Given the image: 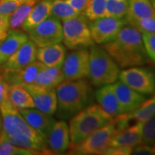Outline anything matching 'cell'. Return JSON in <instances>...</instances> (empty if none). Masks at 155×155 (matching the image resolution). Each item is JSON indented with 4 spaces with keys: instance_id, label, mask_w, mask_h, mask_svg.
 Listing matches in <instances>:
<instances>
[{
    "instance_id": "d4e9b609",
    "label": "cell",
    "mask_w": 155,
    "mask_h": 155,
    "mask_svg": "<svg viewBox=\"0 0 155 155\" xmlns=\"http://www.w3.org/2000/svg\"><path fill=\"white\" fill-rule=\"evenodd\" d=\"M129 7L126 18H144L155 16L152 0H128Z\"/></svg>"
},
{
    "instance_id": "1f68e13d",
    "label": "cell",
    "mask_w": 155,
    "mask_h": 155,
    "mask_svg": "<svg viewBox=\"0 0 155 155\" xmlns=\"http://www.w3.org/2000/svg\"><path fill=\"white\" fill-rule=\"evenodd\" d=\"M129 24L141 33H155V16L144 18H126Z\"/></svg>"
},
{
    "instance_id": "8992f818",
    "label": "cell",
    "mask_w": 155,
    "mask_h": 155,
    "mask_svg": "<svg viewBox=\"0 0 155 155\" xmlns=\"http://www.w3.org/2000/svg\"><path fill=\"white\" fill-rule=\"evenodd\" d=\"M63 42L68 48L77 50L94 45L88 19L80 14L63 21Z\"/></svg>"
},
{
    "instance_id": "52a82bcc",
    "label": "cell",
    "mask_w": 155,
    "mask_h": 155,
    "mask_svg": "<svg viewBox=\"0 0 155 155\" xmlns=\"http://www.w3.org/2000/svg\"><path fill=\"white\" fill-rule=\"evenodd\" d=\"M116 131V126L112 121L104 127L95 131L78 144L71 146L70 154H103L110 147L112 137Z\"/></svg>"
},
{
    "instance_id": "4fadbf2b",
    "label": "cell",
    "mask_w": 155,
    "mask_h": 155,
    "mask_svg": "<svg viewBox=\"0 0 155 155\" xmlns=\"http://www.w3.org/2000/svg\"><path fill=\"white\" fill-rule=\"evenodd\" d=\"M32 96L35 108L44 113L53 115L57 110V96L55 89H47L38 86L29 84L23 86Z\"/></svg>"
},
{
    "instance_id": "f546056e",
    "label": "cell",
    "mask_w": 155,
    "mask_h": 155,
    "mask_svg": "<svg viewBox=\"0 0 155 155\" xmlns=\"http://www.w3.org/2000/svg\"><path fill=\"white\" fill-rule=\"evenodd\" d=\"M106 0H88L83 15L91 21L106 17Z\"/></svg>"
},
{
    "instance_id": "603a6c76",
    "label": "cell",
    "mask_w": 155,
    "mask_h": 155,
    "mask_svg": "<svg viewBox=\"0 0 155 155\" xmlns=\"http://www.w3.org/2000/svg\"><path fill=\"white\" fill-rule=\"evenodd\" d=\"M63 81L62 67H48L45 65L39 73L34 84L47 89H55Z\"/></svg>"
},
{
    "instance_id": "60d3db41",
    "label": "cell",
    "mask_w": 155,
    "mask_h": 155,
    "mask_svg": "<svg viewBox=\"0 0 155 155\" xmlns=\"http://www.w3.org/2000/svg\"><path fill=\"white\" fill-rule=\"evenodd\" d=\"M3 134V126H2V115L0 113V137Z\"/></svg>"
},
{
    "instance_id": "7bdbcfd3",
    "label": "cell",
    "mask_w": 155,
    "mask_h": 155,
    "mask_svg": "<svg viewBox=\"0 0 155 155\" xmlns=\"http://www.w3.org/2000/svg\"><path fill=\"white\" fill-rule=\"evenodd\" d=\"M152 1H154V2H155V0H152Z\"/></svg>"
},
{
    "instance_id": "8fae6325",
    "label": "cell",
    "mask_w": 155,
    "mask_h": 155,
    "mask_svg": "<svg viewBox=\"0 0 155 155\" xmlns=\"http://www.w3.org/2000/svg\"><path fill=\"white\" fill-rule=\"evenodd\" d=\"M125 25H127L125 18L104 17L93 20L89 26L94 42L103 45L114 40Z\"/></svg>"
},
{
    "instance_id": "d590c367",
    "label": "cell",
    "mask_w": 155,
    "mask_h": 155,
    "mask_svg": "<svg viewBox=\"0 0 155 155\" xmlns=\"http://www.w3.org/2000/svg\"><path fill=\"white\" fill-rule=\"evenodd\" d=\"M132 147H109L103 154L106 155H129L132 154Z\"/></svg>"
},
{
    "instance_id": "ffe728a7",
    "label": "cell",
    "mask_w": 155,
    "mask_h": 155,
    "mask_svg": "<svg viewBox=\"0 0 155 155\" xmlns=\"http://www.w3.org/2000/svg\"><path fill=\"white\" fill-rule=\"evenodd\" d=\"M66 55L65 47L61 43L40 47L37 52L38 61L48 67H62Z\"/></svg>"
},
{
    "instance_id": "ba28073f",
    "label": "cell",
    "mask_w": 155,
    "mask_h": 155,
    "mask_svg": "<svg viewBox=\"0 0 155 155\" xmlns=\"http://www.w3.org/2000/svg\"><path fill=\"white\" fill-rule=\"evenodd\" d=\"M119 81L143 95L155 93V73L140 67H131L120 71Z\"/></svg>"
},
{
    "instance_id": "f35d334b",
    "label": "cell",
    "mask_w": 155,
    "mask_h": 155,
    "mask_svg": "<svg viewBox=\"0 0 155 155\" xmlns=\"http://www.w3.org/2000/svg\"><path fill=\"white\" fill-rule=\"evenodd\" d=\"M9 86L4 78L2 70L0 69V104L3 102L8 97Z\"/></svg>"
},
{
    "instance_id": "9c48e42d",
    "label": "cell",
    "mask_w": 155,
    "mask_h": 155,
    "mask_svg": "<svg viewBox=\"0 0 155 155\" xmlns=\"http://www.w3.org/2000/svg\"><path fill=\"white\" fill-rule=\"evenodd\" d=\"M30 40L40 47L61 43L63 41V28L61 20L50 15L28 32Z\"/></svg>"
},
{
    "instance_id": "4dcf8cb0",
    "label": "cell",
    "mask_w": 155,
    "mask_h": 155,
    "mask_svg": "<svg viewBox=\"0 0 155 155\" xmlns=\"http://www.w3.org/2000/svg\"><path fill=\"white\" fill-rule=\"evenodd\" d=\"M128 0H106V17L125 18L128 12Z\"/></svg>"
},
{
    "instance_id": "6da1fadb",
    "label": "cell",
    "mask_w": 155,
    "mask_h": 155,
    "mask_svg": "<svg viewBox=\"0 0 155 155\" xmlns=\"http://www.w3.org/2000/svg\"><path fill=\"white\" fill-rule=\"evenodd\" d=\"M0 113L3 135L9 142L22 148L38 151L42 154H51L45 138L28 124L8 97L0 104Z\"/></svg>"
},
{
    "instance_id": "ac0fdd59",
    "label": "cell",
    "mask_w": 155,
    "mask_h": 155,
    "mask_svg": "<svg viewBox=\"0 0 155 155\" xmlns=\"http://www.w3.org/2000/svg\"><path fill=\"white\" fill-rule=\"evenodd\" d=\"M143 124L136 122L122 130L115 131L112 137L110 147H132L141 143Z\"/></svg>"
},
{
    "instance_id": "7a4b0ae2",
    "label": "cell",
    "mask_w": 155,
    "mask_h": 155,
    "mask_svg": "<svg viewBox=\"0 0 155 155\" xmlns=\"http://www.w3.org/2000/svg\"><path fill=\"white\" fill-rule=\"evenodd\" d=\"M119 67L126 68L143 65L149 61L141 32L129 25H125L114 40L103 44Z\"/></svg>"
},
{
    "instance_id": "836d02e7",
    "label": "cell",
    "mask_w": 155,
    "mask_h": 155,
    "mask_svg": "<svg viewBox=\"0 0 155 155\" xmlns=\"http://www.w3.org/2000/svg\"><path fill=\"white\" fill-rule=\"evenodd\" d=\"M141 36L147 55L155 64V33H142Z\"/></svg>"
},
{
    "instance_id": "5bb4252c",
    "label": "cell",
    "mask_w": 155,
    "mask_h": 155,
    "mask_svg": "<svg viewBox=\"0 0 155 155\" xmlns=\"http://www.w3.org/2000/svg\"><path fill=\"white\" fill-rule=\"evenodd\" d=\"M45 65L41 62L35 61L21 70H10L2 68V73L9 86L29 85L34 83L37 77Z\"/></svg>"
},
{
    "instance_id": "7c38bea8",
    "label": "cell",
    "mask_w": 155,
    "mask_h": 155,
    "mask_svg": "<svg viewBox=\"0 0 155 155\" xmlns=\"http://www.w3.org/2000/svg\"><path fill=\"white\" fill-rule=\"evenodd\" d=\"M46 144L51 154H63L71 145L69 127L63 120L55 121L45 138Z\"/></svg>"
},
{
    "instance_id": "74e56055",
    "label": "cell",
    "mask_w": 155,
    "mask_h": 155,
    "mask_svg": "<svg viewBox=\"0 0 155 155\" xmlns=\"http://www.w3.org/2000/svg\"><path fill=\"white\" fill-rule=\"evenodd\" d=\"M9 31V16L0 14V42L7 37Z\"/></svg>"
},
{
    "instance_id": "3957f363",
    "label": "cell",
    "mask_w": 155,
    "mask_h": 155,
    "mask_svg": "<svg viewBox=\"0 0 155 155\" xmlns=\"http://www.w3.org/2000/svg\"><path fill=\"white\" fill-rule=\"evenodd\" d=\"M57 96V116L68 119L93 104L94 93L85 78L63 81L55 88Z\"/></svg>"
},
{
    "instance_id": "277c9868",
    "label": "cell",
    "mask_w": 155,
    "mask_h": 155,
    "mask_svg": "<svg viewBox=\"0 0 155 155\" xmlns=\"http://www.w3.org/2000/svg\"><path fill=\"white\" fill-rule=\"evenodd\" d=\"M113 118L101 107L92 104L71 117L69 122L71 147L78 144L86 137L110 123Z\"/></svg>"
},
{
    "instance_id": "e0dca14e",
    "label": "cell",
    "mask_w": 155,
    "mask_h": 155,
    "mask_svg": "<svg viewBox=\"0 0 155 155\" xmlns=\"http://www.w3.org/2000/svg\"><path fill=\"white\" fill-rule=\"evenodd\" d=\"M19 111L28 124L45 138H46L56 121L51 115L44 113L38 108H25Z\"/></svg>"
},
{
    "instance_id": "cb8c5ba5",
    "label": "cell",
    "mask_w": 155,
    "mask_h": 155,
    "mask_svg": "<svg viewBox=\"0 0 155 155\" xmlns=\"http://www.w3.org/2000/svg\"><path fill=\"white\" fill-rule=\"evenodd\" d=\"M8 98L12 104L19 110L35 108L30 93L21 85L9 86Z\"/></svg>"
},
{
    "instance_id": "2e32d148",
    "label": "cell",
    "mask_w": 155,
    "mask_h": 155,
    "mask_svg": "<svg viewBox=\"0 0 155 155\" xmlns=\"http://www.w3.org/2000/svg\"><path fill=\"white\" fill-rule=\"evenodd\" d=\"M38 46L31 40H28L2 65L3 68L21 70L37 59Z\"/></svg>"
},
{
    "instance_id": "d6a6232c",
    "label": "cell",
    "mask_w": 155,
    "mask_h": 155,
    "mask_svg": "<svg viewBox=\"0 0 155 155\" xmlns=\"http://www.w3.org/2000/svg\"><path fill=\"white\" fill-rule=\"evenodd\" d=\"M141 144H155V114L143 124Z\"/></svg>"
},
{
    "instance_id": "30bf717a",
    "label": "cell",
    "mask_w": 155,
    "mask_h": 155,
    "mask_svg": "<svg viewBox=\"0 0 155 155\" xmlns=\"http://www.w3.org/2000/svg\"><path fill=\"white\" fill-rule=\"evenodd\" d=\"M64 81L83 79L89 76V51L85 48L75 50L65 57L62 65Z\"/></svg>"
},
{
    "instance_id": "5b68a950",
    "label": "cell",
    "mask_w": 155,
    "mask_h": 155,
    "mask_svg": "<svg viewBox=\"0 0 155 155\" xmlns=\"http://www.w3.org/2000/svg\"><path fill=\"white\" fill-rule=\"evenodd\" d=\"M119 67L102 47L91 46L89 51V76L94 86L101 87L117 81Z\"/></svg>"
},
{
    "instance_id": "8d00e7d4",
    "label": "cell",
    "mask_w": 155,
    "mask_h": 155,
    "mask_svg": "<svg viewBox=\"0 0 155 155\" xmlns=\"http://www.w3.org/2000/svg\"><path fill=\"white\" fill-rule=\"evenodd\" d=\"M138 155H155V144H140L134 147L132 154Z\"/></svg>"
},
{
    "instance_id": "83f0119b",
    "label": "cell",
    "mask_w": 155,
    "mask_h": 155,
    "mask_svg": "<svg viewBox=\"0 0 155 155\" xmlns=\"http://www.w3.org/2000/svg\"><path fill=\"white\" fill-rule=\"evenodd\" d=\"M80 14L65 0H53L51 15L59 20H66Z\"/></svg>"
},
{
    "instance_id": "b9f144b4",
    "label": "cell",
    "mask_w": 155,
    "mask_h": 155,
    "mask_svg": "<svg viewBox=\"0 0 155 155\" xmlns=\"http://www.w3.org/2000/svg\"><path fill=\"white\" fill-rule=\"evenodd\" d=\"M152 4H153V6H154V9H155V2H154V1H152Z\"/></svg>"
},
{
    "instance_id": "44dd1931",
    "label": "cell",
    "mask_w": 155,
    "mask_h": 155,
    "mask_svg": "<svg viewBox=\"0 0 155 155\" xmlns=\"http://www.w3.org/2000/svg\"><path fill=\"white\" fill-rule=\"evenodd\" d=\"M95 97L101 107L113 119L121 114L113 83L100 87L95 94Z\"/></svg>"
},
{
    "instance_id": "9a60e30c",
    "label": "cell",
    "mask_w": 155,
    "mask_h": 155,
    "mask_svg": "<svg viewBox=\"0 0 155 155\" xmlns=\"http://www.w3.org/2000/svg\"><path fill=\"white\" fill-rule=\"evenodd\" d=\"M113 85L121 114L134 111L146 100L143 94L136 91L120 81L114 82Z\"/></svg>"
},
{
    "instance_id": "f1b7e54d",
    "label": "cell",
    "mask_w": 155,
    "mask_h": 155,
    "mask_svg": "<svg viewBox=\"0 0 155 155\" xmlns=\"http://www.w3.org/2000/svg\"><path fill=\"white\" fill-rule=\"evenodd\" d=\"M41 153L28 149L22 148L12 144L3 134L0 137V155H37Z\"/></svg>"
},
{
    "instance_id": "7402d4cb",
    "label": "cell",
    "mask_w": 155,
    "mask_h": 155,
    "mask_svg": "<svg viewBox=\"0 0 155 155\" xmlns=\"http://www.w3.org/2000/svg\"><path fill=\"white\" fill-rule=\"evenodd\" d=\"M53 0H42L31 10L26 20L22 25V30L28 32L51 15Z\"/></svg>"
},
{
    "instance_id": "ab89813d",
    "label": "cell",
    "mask_w": 155,
    "mask_h": 155,
    "mask_svg": "<svg viewBox=\"0 0 155 155\" xmlns=\"http://www.w3.org/2000/svg\"><path fill=\"white\" fill-rule=\"evenodd\" d=\"M78 12H83L86 8L88 0H65Z\"/></svg>"
},
{
    "instance_id": "d6986e66",
    "label": "cell",
    "mask_w": 155,
    "mask_h": 155,
    "mask_svg": "<svg viewBox=\"0 0 155 155\" xmlns=\"http://www.w3.org/2000/svg\"><path fill=\"white\" fill-rule=\"evenodd\" d=\"M28 40V35L22 31L9 30L7 37L0 42V66Z\"/></svg>"
},
{
    "instance_id": "4316f807",
    "label": "cell",
    "mask_w": 155,
    "mask_h": 155,
    "mask_svg": "<svg viewBox=\"0 0 155 155\" xmlns=\"http://www.w3.org/2000/svg\"><path fill=\"white\" fill-rule=\"evenodd\" d=\"M126 114L130 121L144 123L155 114V95L150 99L145 100L134 111Z\"/></svg>"
},
{
    "instance_id": "484cf974",
    "label": "cell",
    "mask_w": 155,
    "mask_h": 155,
    "mask_svg": "<svg viewBox=\"0 0 155 155\" xmlns=\"http://www.w3.org/2000/svg\"><path fill=\"white\" fill-rule=\"evenodd\" d=\"M37 0H25L9 17V30H17L26 20Z\"/></svg>"
},
{
    "instance_id": "e575fe53",
    "label": "cell",
    "mask_w": 155,
    "mask_h": 155,
    "mask_svg": "<svg viewBox=\"0 0 155 155\" xmlns=\"http://www.w3.org/2000/svg\"><path fill=\"white\" fill-rule=\"evenodd\" d=\"M25 0H0V14L10 16Z\"/></svg>"
}]
</instances>
